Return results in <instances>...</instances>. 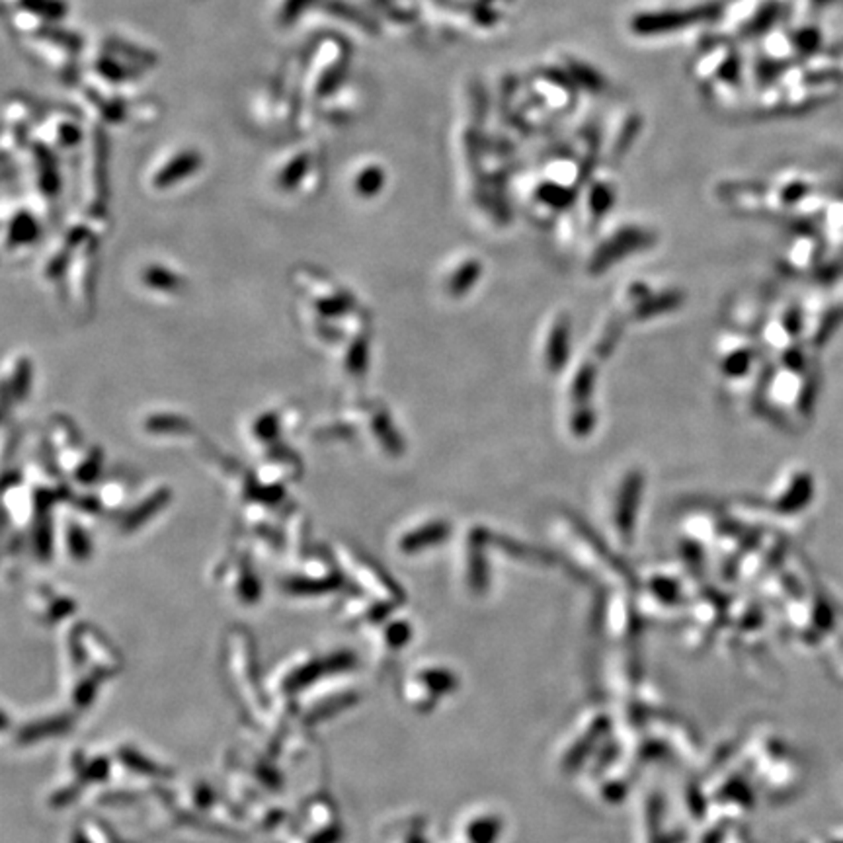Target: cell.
<instances>
[{"label":"cell","mask_w":843,"mask_h":843,"mask_svg":"<svg viewBox=\"0 0 843 843\" xmlns=\"http://www.w3.org/2000/svg\"><path fill=\"white\" fill-rule=\"evenodd\" d=\"M223 660L226 684L254 727L260 732L266 730V734L281 727V720L274 713L270 693H267L266 677L260 672L256 647L246 628L233 627L226 633Z\"/></svg>","instance_id":"cell-1"},{"label":"cell","mask_w":843,"mask_h":843,"mask_svg":"<svg viewBox=\"0 0 843 843\" xmlns=\"http://www.w3.org/2000/svg\"><path fill=\"white\" fill-rule=\"evenodd\" d=\"M156 61L158 57L153 49L131 42L124 35L110 34L92 59V73L104 86L115 90L139 80L153 69Z\"/></svg>","instance_id":"cell-2"},{"label":"cell","mask_w":843,"mask_h":843,"mask_svg":"<svg viewBox=\"0 0 843 843\" xmlns=\"http://www.w3.org/2000/svg\"><path fill=\"white\" fill-rule=\"evenodd\" d=\"M323 155L313 143H299L279 155L272 168V184L279 194L311 197L323 186Z\"/></svg>","instance_id":"cell-3"},{"label":"cell","mask_w":843,"mask_h":843,"mask_svg":"<svg viewBox=\"0 0 843 843\" xmlns=\"http://www.w3.org/2000/svg\"><path fill=\"white\" fill-rule=\"evenodd\" d=\"M206 155L197 145L178 143L160 151L146 168L145 184L156 194L174 192L206 170Z\"/></svg>","instance_id":"cell-4"},{"label":"cell","mask_w":843,"mask_h":843,"mask_svg":"<svg viewBox=\"0 0 843 843\" xmlns=\"http://www.w3.org/2000/svg\"><path fill=\"white\" fill-rule=\"evenodd\" d=\"M76 715L78 713L73 711L71 707H66L51 708V711H44L32 717L12 718L10 713L3 708L5 744L24 749L61 738V736L75 728Z\"/></svg>","instance_id":"cell-5"},{"label":"cell","mask_w":843,"mask_h":843,"mask_svg":"<svg viewBox=\"0 0 843 843\" xmlns=\"http://www.w3.org/2000/svg\"><path fill=\"white\" fill-rule=\"evenodd\" d=\"M642 492H645V473H642L640 468H631V471H627L621 478L619 488L615 492L611 510L615 535H617V539L623 545H628L633 541Z\"/></svg>","instance_id":"cell-6"},{"label":"cell","mask_w":843,"mask_h":843,"mask_svg":"<svg viewBox=\"0 0 843 843\" xmlns=\"http://www.w3.org/2000/svg\"><path fill=\"white\" fill-rule=\"evenodd\" d=\"M572 323L567 313L555 315L541 338V364L548 373H558L568 366Z\"/></svg>","instance_id":"cell-7"},{"label":"cell","mask_w":843,"mask_h":843,"mask_svg":"<svg viewBox=\"0 0 843 843\" xmlns=\"http://www.w3.org/2000/svg\"><path fill=\"white\" fill-rule=\"evenodd\" d=\"M340 586H342V578L325 565V560H316V565L306 567L305 574H301V577H297V574H291V577H287L284 582H281L284 592L293 597L325 596L328 592L338 590Z\"/></svg>","instance_id":"cell-8"},{"label":"cell","mask_w":843,"mask_h":843,"mask_svg":"<svg viewBox=\"0 0 843 843\" xmlns=\"http://www.w3.org/2000/svg\"><path fill=\"white\" fill-rule=\"evenodd\" d=\"M112 752L117 768L125 769L133 778H139L145 781H165L174 775V771L168 766L160 764L156 758L146 754L143 748H137L135 744L124 742L115 746Z\"/></svg>","instance_id":"cell-9"},{"label":"cell","mask_w":843,"mask_h":843,"mask_svg":"<svg viewBox=\"0 0 843 843\" xmlns=\"http://www.w3.org/2000/svg\"><path fill=\"white\" fill-rule=\"evenodd\" d=\"M37 135H39V141L55 153L76 149V146L85 139L83 129H80L76 117H73L71 114H65V112L49 114L42 122V125H39Z\"/></svg>","instance_id":"cell-10"},{"label":"cell","mask_w":843,"mask_h":843,"mask_svg":"<svg viewBox=\"0 0 843 843\" xmlns=\"http://www.w3.org/2000/svg\"><path fill=\"white\" fill-rule=\"evenodd\" d=\"M451 537V521L446 517H434L427 521H420L408 531L400 535L396 545L398 551L403 555H418L427 551V548H434L444 545Z\"/></svg>","instance_id":"cell-11"},{"label":"cell","mask_w":843,"mask_h":843,"mask_svg":"<svg viewBox=\"0 0 843 843\" xmlns=\"http://www.w3.org/2000/svg\"><path fill=\"white\" fill-rule=\"evenodd\" d=\"M42 236V225H39L35 213L24 206H16L12 213L6 211L5 216V246L8 252H22L24 248L34 246Z\"/></svg>","instance_id":"cell-12"},{"label":"cell","mask_w":843,"mask_h":843,"mask_svg":"<svg viewBox=\"0 0 843 843\" xmlns=\"http://www.w3.org/2000/svg\"><path fill=\"white\" fill-rule=\"evenodd\" d=\"M350 192L361 199V202H369V199L379 197L386 186V170L377 158H357L350 168Z\"/></svg>","instance_id":"cell-13"},{"label":"cell","mask_w":843,"mask_h":843,"mask_svg":"<svg viewBox=\"0 0 843 843\" xmlns=\"http://www.w3.org/2000/svg\"><path fill=\"white\" fill-rule=\"evenodd\" d=\"M75 607L76 604L73 597L51 590V587H37L30 597V609L35 615V619L47 625H57L69 619L75 613Z\"/></svg>","instance_id":"cell-14"},{"label":"cell","mask_w":843,"mask_h":843,"mask_svg":"<svg viewBox=\"0 0 843 843\" xmlns=\"http://www.w3.org/2000/svg\"><path fill=\"white\" fill-rule=\"evenodd\" d=\"M597 381V359L584 357L580 364L572 369L567 379V406H587L592 405V396L596 393Z\"/></svg>","instance_id":"cell-15"},{"label":"cell","mask_w":843,"mask_h":843,"mask_svg":"<svg viewBox=\"0 0 843 843\" xmlns=\"http://www.w3.org/2000/svg\"><path fill=\"white\" fill-rule=\"evenodd\" d=\"M342 560H346L344 568L347 570V574H350L352 578H356L361 590H366L373 597L377 596V599L381 597V599L393 601L395 597L393 584H389V580H386V577L377 567L371 565V560H361V558L357 560V557H344Z\"/></svg>","instance_id":"cell-16"},{"label":"cell","mask_w":843,"mask_h":843,"mask_svg":"<svg viewBox=\"0 0 843 843\" xmlns=\"http://www.w3.org/2000/svg\"><path fill=\"white\" fill-rule=\"evenodd\" d=\"M480 274H483V266H480L477 258L468 256L459 260L455 264V267H451L446 274V293L451 299H461L477 286Z\"/></svg>","instance_id":"cell-17"},{"label":"cell","mask_w":843,"mask_h":843,"mask_svg":"<svg viewBox=\"0 0 843 843\" xmlns=\"http://www.w3.org/2000/svg\"><path fill=\"white\" fill-rule=\"evenodd\" d=\"M226 586L233 592V597H236L238 604L243 606H254L256 601L262 597V587L258 582V577L252 572L248 567H233L231 570H226Z\"/></svg>","instance_id":"cell-18"},{"label":"cell","mask_w":843,"mask_h":843,"mask_svg":"<svg viewBox=\"0 0 843 843\" xmlns=\"http://www.w3.org/2000/svg\"><path fill=\"white\" fill-rule=\"evenodd\" d=\"M143 286L149 287L155 293H165V296H176L186 286L184 277L174 270V267H168L166 264H149L141 274Z\"/></svg>","instance_id":"cell-19"},{"label":"cell","mask_w":843,"mask_h":843,"mask_svg":"<svg viewBox=\"0 0 843 843\" xmlns=\"http://www.w3.org/2000/svg\"><path fill=\"white\" fill-rule=\"evenodd\" d=\"M168 498H170V492L168 488H156L155 492H151L149 497H146L141 504L137 506H133L131 510L127 512V516H124V526L122 529L125 531H133V529H137L139 526L146 524V521H149L153 517V514L160 512L163 510V507L168 504Z\"/></svg>","instance_id":"cell-20"},{"label":"cell","mask_w":843,"mask_h":843,"mask_svg":"<svg viewBox=\"0 0 843 843\" xmlns=\"http://www.w3.org/2000/svg\"><path fill=\"white\" fill-rule=\"evenodd\" d=\"M323 0H274V22L279 28H289L309 8L316 6Z\"/></svg>","instance_id":"cell-21"},{"label":"cell","mask_w":843,"mask_h":843,"mask_svg":"<svg viewBox=\"0 0 843 843\" xmlns=\"http://www.w3.org/2000/svg\"><path fill=\"white\" fill-rule=\"evenodd\" d=\"M66 537H65V543H66V553H69V557L76 562H83L90 557L92 553V547H90V539H88V535L85 533V529L76 526V524H66Z\"/></svg>","instance_id":"cell-22"},{"label":"cell","mask_w":843,"mask_h":843,"mask_svg":"<svg viewBox=\"0 0 843 843\" xmlns=\"http://www.w3.org/2000/svg\"><path fill=\"white\" fill-rule=\"evenodd\" d=\"M12 383H6V393H10L16 400L25 398L30 389V381H32V369H30V361L25 357H20L15 364V373H12Z\"/></svg>","instance_id":"cell-23"},{"label":"cell","mask_w":843,"mask_h":843,"mask_svg":"<svg viewBox=\"0 0 843 843\" xmlns=\"http://www.w3.org/2000/svg\"><path fill=\"white\" fill-rule=\"evenodd\" d=\"M277 432H279V420L272 412L262 414V416L252 426V434L256 436L258 441H270L274 439Z\"/></svg>","instance_id":"cell-24"},{"label":"cell","mask_w":843,"mask_h":843,"mask_svg":"<svg viewBox=\"0 0 843 843\" xmlns=\"http://www.w3.org/2000/svg\"><path fill=\"white\" fill-rule=\"evenodd\" d=\"M66 843H96V839L92 838V834L88 832V828L80 822L78 826H75V829L71 832L69 839H66Z\"/></svg>","instance_id":"cell-25"}]
</instances>
